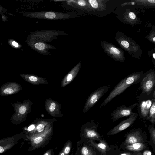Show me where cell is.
<instances>
[{"label":"cell","instance_id":"35","mask_svg":"<svg viewBox=\"0 0 155 155\" xmlns=\"http://www.w3.org/2000/svg\"><path fill=\"white\" fill-rule=\"evenodd\" d=\"M12 44L15 47H17L18 46V44L15 41H13L12 43Z\"/></svg>","mask_w":155,"mask_h":155},{"label":"cell","instance_id":"13","mask_svg":"<svg viewBox=\"0 0 155 155\" xmlns=\"http://www.w3.org/2000/svg\"><path fill=\"white\" fill-rule=\"evenodd\" d=\"M31 46L36 51L45 55L51 54L48 51V50L57 49L56 47L50 44L41 42L31 43Z\"/></svg>","mask_w":155,"mask_h":155},{"label":"cell","instance_id":"37","mask_svg":"<svg viewBox=\"0 0 155 155\" xmlns=\"http://www.w3.org/2000/svg\"><path fill=\"white\" fill-rule=\"evenodd\" d=\"M148 1L151 3H155V1L154 0H148Z\"/></svg>","mask_w":155,"mask_h":155},{"label":"cell","instance_id":"17","mask_svg":"<svg viewBox=\"0 0 155 155\" xmlns=\"http://www.w3.org/2000/svg\"><path fill=\"white\" fill-rule=\"evenodd\" d=\"M143 142L140 132L136 130L128 134L125 140L124 144L127 146L135 143H143Z\"/></svg>","mask_w":155,"mask_h":155},{"label":"cell","instance_id":"7","mask_svg":"<svg viewBox=\"0 0 155 155\" xmlns=\"http://www.w3.org/2000/svg\"><path fill=\"white\" fill-rule=\"evenodd\" d=\"M138 90H141V93L150 94L155 89V72L150 70L143 74Z\"/></svg>","mask_w":155,"mask_h":155},{"label":"cell","instance_id":"20","mask_svg":"<svg viewBox=\"0 0 155 155\" xmlns=\"http://www.w3.org/2000/svg\"><path fill=\"white\" fill-rule=\"evenodd\" d=\"M18 140H12L4 142L0 144V154L5 152L18 143Z\"/></svg>","mask_w":155,"mask_h":155},{"label":"cell","instance_id":"24","mask_svg":"<svg viewBox=\"0 0 155 155\" xmlns=\"http://www.w3.org/2000/svg\"><path fill=\"white\" fill-rule=\"evenodd\" d=\"M81 155H95L94 151L87 146H84L81 150Z\"/></svg>","mask_w":155,"mask_h":155},{"label":"cell","instance_id":"2","mask_svg":"<svg viewBox=\"0 0 155 155\" xmlns=\"http://www.w3.org/2000/svg\"><path fill=\"white\" fill-rule=\"evenodd\" d=\"M11 104L14 112L11 117L10 120L12 124L18 125L26 120L27 114L31 111L32 102L28 99L22 103L17 101Z\"/></svg>","mask_w":155,"mask_h":155},{"label":"cell","instance_id":"36","mask_svg":"<svg viewBox=\"0 0 155 155\" xmlns=\"http://www.w3.org/2000/svg\"><path fill=\"white\" fill-rule=\"evenodd\" d=\"M58 155H65L64 152L63 150H62L60 152Z\"/></svg>","mask_w":155,"mask_h":155},{"label":"cell","instance_id":"16","mask_svg":"<svg viewBox=\"0 0 155 155\" xmlns=\"http://www.w3.org/2000/svg\"><path fill=\"white\" fill-rule=\"evenodd\" d=\"M20 76L27 82L33 85H38L41 84H48L46 78L35 75L29 74H21Z\"/></svg>","mask_w":155,"mask_h":155},{"label":"cell","instance_id":"8","mask_svg":"<svg viewBox=\"0 0 155 155\" xmlns=\"http://www.w3.org/2000/svg\"><path fill=\"white\" fill-rule=\"evenodd\" d=\"M110 88L109 85L103 86L94 90L91 93L87 100L83 111L87 112L107 91Z\"/></svg>","mask_w":155,"mask_h":155},{"label":"cell","instance_id":"26","mask_svg":"<svg viewBox=\"0 0 155 155\" xmlns=\"http://www.w3.org/2000/svg\"><path fill=\"white\" fill-rule=\"evenodd\" d=\"M154 125L151 124L149 126L148 128L149 130L150 137L153 144L155 143V129Z\"/></svg>","mask_w":155,"mask_h":155},{"label":"cell","instance_id":"29","mask_svg":"<svg viewBox=\"0 0 155 155\" xmlns=\"http://www.w3.org/2000/svg\"><path fill=\"white\" fill-rule=\"evenodd\" d=\"M54 153L52 149H50L47 151L43 155H54Z\"/></svg>","mask_w":155,"mask_h":155},{"label":"cell","instance_id":"34","mask_svg":"<svg viewBox=\"0 0 155 155\" xmlns=\"http://www.w3.org/2000/svg\"><path fill=\"white\" fill-rule=\"evenodd\" d=\"M120 155H132V154L129 152H127L121 153Z\"/></svg>","mask_w":155,"mask_h":155},{"label":"cell","instance_id":"22","mask_svg":"<svg viewBox=\"0 0 155 155\" xmlns=\"http://www.w3.org/2000/svg\"><path fill=\"white\" fill-rule=\"evenodd\" d=\"M147 120L150 121L152 124L155 123V100L154 101L150 108Z\"/></svg>","mask_w":155,"mask_h":155},{"label":"cell","instance_id":"33","mask_svg":"<svg viewBox=\"0 0 155 155\" xmlns=\"http://www.w3.org/2000/svg\"><path fill=\"white\" fill-rule=\"evenodd\" d=\"M151 152L148 150H146L143 153V155H151Z\"/></svg>","mask_w":155,"mask_h":155},{"label":"cell","instance_id":"18","mask_svg":"<svg viewBox=\"0 0 155 155\" xmlns=\"http://www.w3.org/2000/svg\"><path fill=\"white\" fill-rule=\"evenodd\" d=\"M99 143H96L92 139H90L89 142L91 145L95 149H97L103 154L105 155L109 149V146L104 140H100Z\"/></svg>","mask_w":155,"mask_h":155},{"label":"cell","instance_id":"6","mask_svg":"<svg viewBox=\"0 0 155 155\" xmlns=\"http://www.w3.org/2000/svg\"><path fill=\"white\" fill-rule=\"evenodd\" d=\"M68 34L63 31L53 30H41L33 33L31 36V43L37 42L49 43L57 39L58 37Z\"/></svg>","mask_w":155,"mask_h":155},{"label":"cell","instance_id":"39","mask_svg":"<svg viewBox=\"0 0 155 155\" xmlns=\"http://www.w3.org/2000/svg\"><path fill=\"white\" fill-rule=\"evenodd\" d=\"M136 155H143L141 153H138Z\"/></svg>","mask_w":155,"mask_h":155},{"label":"cell","instance_id":"25","mask_svg":"<svg viewBox=\"0 0 155 155\" xmlns=\"http://www.w3.org/2000/svg\"><path fill=\"white\" fill-rule=\"evenodd\" d=\"M72 147V142L70 140L66 143L62 149L65 155H69Z\"/></svg>","mask_w":155,"mask_h":155},{"label":"cell","instance_id":"5","mask_svg":"<svg viewBox=\"0 0 155 155\" xmlns=\"http://www.w3.org/2000/svg\"><path fill=\"white\" fill-rule=\"evenodd\" d=\"M139 100L137 105L138 116L142 120H147L150 108L153 101L155 100V89L149 95L141 93Z\"/></svg>","mask_w":155,"mask_h":155},{"label":"cell","instance_id":"32","mask_svg":"<svg viewBox=\"0 0 155 155\" xmlns=\"http://www.w3.org/2000/svg\"><path fill=\"white\" fill-rule=\"evenodd\" d=\"M130 17L133 19H134L136 18V16L135 14L132 12H130L129 14Z\"/></svg>","mask_w":155,"mask_h":155},{"label":"cell","instance_id":"3","mask_svg":"<svg viewBox=\"0 0 155 155\" xmlns=\"http://www.w3.org/2000/svg\"><path fill=\"white\" fill-rule=\"evenodd\" d=\"M53 127L51 125L48 127L42 132L33 134H24V140L29 141L31 146L28 150L31 151L42 147L50 139L53 130Z\"/></svg>","mask_w":155,"mask_h":155},{"label":"cell","instance_id":"28","mask_svg":"<svg viewBox=\"0 0 155 155\" xmlns=\"http://www.w3.org/2000/svg\"><path fill=\"white\" fill-rule=\"evenodd\" d=\"M78 5L81 7H84L86 5V2L85 0H79L75 1Z\"/></svg>","mask_w":155,"mask_h":155},{"label":"cell","instance_id":"19","mask_svg":"<svg viewBox=\"0 0 155 155\" xmlns=\"http://www.w3.org/2000/svg\"><path fill=\"white\" fill-rule=\"evenodd\" d=\"M51 122L46 120H40L35 124V128L31 133L26 134H36L43 132L49 126L51 125Z\"/></svg>","mask_w":155,"mask_h":155},{"label":"cell","instance_id":"1","mask_svg":"<svg viewBox=\"0 0 155 155\" xmlns=\"http://www.w3.org/2000/svg\"><path fill=\"white\" fill-rule=\"evenodd\" d=\"M141 71L133 73L120 81L110 92L108 95L101 104L100 108L105 106L117 96L119 95L127 88L140 82L143 74Z\"/></svg>","mask_w":155,"mask_h":155},{"label":"cell","instance_id":"10","mask_svg":"<svg viewBox=\"0 0 155 155\" xmlns=\"http://www.w3.org/2000/svg\"><path fill=\"white\" fill-rule=\"evenodd\" d=\"M138 113L134 112L128 118L122 121L107 133V135H113L124 130L132 125L137 120Z\"/></svg>","mask_w":155,"mask_h":155},{"label":"cell","instance_id":"23","mask_svg":"<svg viewBox=\"0 0 155 155\" xmlns=\"http://www.w3.org/2000/svg\"><path fill=\"white\" fill-rule=\"evenodd\" d=\"M24 138L25 135L23 132L22 131L13 136L0 139V144L4 142L10 140H19L21 138L24 139Z\"/></svg>","mask_w":155,"mask_h":155},{"label":"cell","instance_id":"15","mask_svg":"<svg viewBox=\"0 0 155 155\" xmlns=\"http://www.w3.org/2000/svg\"><path fill=\"white\" fill-rule=\"evenodd\" d=\"M81 65V62L80 61L67 74L61 81V87H65L74 79L79 72Z\"/></svg>","mask_w":155,"mask_h":155},{"label":"cell","instance_id":"27","mask_svg":"<svg viewBox=\"0 0 155 155\" xmlns=\"http://www.w3.org/2000/svg\"><path fill=\"white\" fill-rule=\"evenodd\" d=\"M88 2L93 8H96L98 7V3L96 0H89Z\"/></svg>","mask_w":155,"mask_h":155},{"label":"cell","instance_id":"31","mask_svg":"<svg viewBox=\"0 0 155 155\" xmlns=\"http://www.w3.org/2000/svg\"><path fill=\"white\" fill-rule=\"evenodd\" d=\"M121 44L124 47L127 48L129 46V43L127 41L124 40L121 42Z\"/></svg>","mask_w":155,"mask_h":155},{"label":"cell","instance_id":"38","mask_svg":"<svg viewBox=\"0 0 155 155\" xmlns=\"http://www.w3.org/2000/svg\"><path fill=\"white\" fill-rule=\"evenodd\" d=\"M153 58L154 59H155V53H153Z\"/></svg>","mask_w":155,"mask_h":155},{"label":"cell","instance_id":"11","mask_svg":"<svg viewBox=\"0 0 155 155\" xmlns=\"http://www.w3.org/2000/svg\"><path fill=\"white\" fill-rule=\"evenodd\" d=\"M45 106L48 113L54 117H61L63 114L60 109L61 107L60 104L49 98L46 100Z\"/></svg>","mask_w":155,"mask_h":155},{"label":"cell","instance_id":"9","mask_svg":"<svg viewBox=\"0 0 155 155\" xmlns=\"http://www.w3.org/2000/svg\"><path fill=\"white\" fill-rule=\"evenodd\" d=\"M137 103H135L127 107L125 105H122L117 107L111 113V119L113 122L124 117L130 116L133 113V109L137 106Z\"/></svg>","mask_w":155,"mask_h":155},{"label":"cell","instance_id":"4","mask_svg":"<svg viewBox=\"0 0 155 155\" xmlns=\"http://www.w3.org/2000/svg\"><path fill=\"white\" fill-rule=\"evenodd\" d=\"M32 18L41 19L52 20H67L77 17L79 14L76 12H69L63 13L52 11H38L30 14Z\"/></svg>","mask_w":155,"mask_h":155},{"label":"cell","instance_id":"12","mask_svg":"<svg viewBox=\"0 0 155 155\" xmlns=\"http://www.w3.org/2000/svg\"><path fill=\"white\" fill-rule=\"evenodd\" d=\"M22 88L19 84L9 82L4 84L0 88V95L5 96L13 94L19 92Z\"/></svg>","mask_w":155,"mask_h":155},{"label":"cell","instance_id":"14","mask_svg":"<svg viewBox=\"0 0 155 155\" xmlns=\"http://www.w3.org/2000/svg\"><path fill=\"white\" fill-rule=\"evenodd\" d=\"M91 120V126L85 128L84 130V136L86 138L99 141L101 139L100 135L96 130L98 125L95 124L94 120Z\"/></svg>","mask_w":155,"mask_h":155},{"label":"cell","instance_id":"40","mask_svg":"<svg viewBox=\"0 0 155 155\" xmlns=\"http://www.w3.org/2000/svg\"><path fill=\"white\" fill-rule=\"evenodd\" d=\"M153 40L154 42L155 41V37H153Z\"/></svg>","mask_w":155,"mask_h":155},{"label":"cell","instance_id":"30","mask_svg":"<svg viewBox=\"0 0 155 155\" xmlns=\"http://www.w3.org/2000/svg\"><path fill=\"white\" fill-rule=\"evenodd\" d=\"M110 50L112 52L117 54H119L120 53V51L118 49L113 47H111Z\"/></svg>","mask_w":155,"mask_h":155},{"label":"cell","instance_id":"21","mask_svg":"<svg viewBox=\"0 0 155 155\" xmlns=\"http://www.w3.org/2000/svg\"><path fill=\"white\" fill-rule=\"evenodd\" d=\"M146 146L143 143H137L127 145L125 148L127 150L133 151H140L145 148Z\"/></svg>","mask_w":155,"mask_h":155}]
</instances>
